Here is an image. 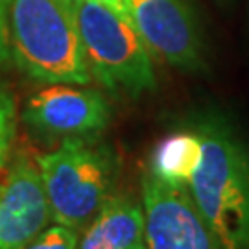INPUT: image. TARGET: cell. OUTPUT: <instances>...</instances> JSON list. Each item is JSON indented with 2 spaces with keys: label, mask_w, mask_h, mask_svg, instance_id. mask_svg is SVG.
I'll return each instance as SVG.
<instances>
[{
  "label": "cell",
  "mask_w": 249,
  "mask_h": 249,
  "mask_svg": "<svg viewBox=\"0 0 249 249\" xmlns=\"http://www.w3.org/2000/svg\"><path fill=\"white\" fill-rule=\"evenodd\" d=\"M9 59L8 43H6V28H4V13H2V0H0V65Z\"/></svg>",
  "instance_id": "cell-14"
},
{
  "label": "cell",
  "mask_w": 249,
  "mask_h": 249,
  "mask_svg": "<svg viewBox=\"0 0 249 249\" xmlns=\"http://www.w3.org/2000/svg\"><path fill=\"white\" fill-rule=\"evenodd\" d=\"M78 242H80V231L53 223L18 249H76Z\"/></svg>",
  "instance_id": "cell-12"
},
{
  "label": "cell",
  "mask_w": 249,
  "mask_h": 249,
  "mask_svg": "<svg viewBox=\"0 0 249 249\" xmlns=\"http://www.w3.org/2000/svg\"><path fill=\"white\" fill-rule=\"evenodd\" d=\"M72 8L90 76L104 89L129 98L155 90L153 55L129 18L87 0Z\"/></svg>",
  "instance_id": "cell-4"
},
{
  "label": "cell",
  "mask_w": 249,
  "mask_h": 249,
  "mask_svg": "<svg viewBox=\"0 0 249 249\" xmlns=\"http://www.w3.org/2000/svg\"><path fill=\"white\" fill-rule=\"evenodd\" d=\"M192 129L201 157L187 190L223 249H249V146L223 116H199Z\"/></svg>",
  "instance_id": "cell-1"
},
{
  "label": "cell",
  "mask_w": 249,
  "mask_h": 249,
  "mask_svg": "<svg viewBox=\"0 0 249 249\" xmlns=\"http://www.w3.org/2000/svg\"><path fill=\"white\" fill-rule=\"evenodd\" d=\"M52 222L37 159L18 150L0 179V249H18Z\"/></svg>",
  "instance_id": "cell-8"
},
{
  "label": "cell",
  "mask_w": 249,
  "mask_h": 249,
  "mask_svg": "<svg viewBox=\"0 0 249 249\" xmlns=\"http://www.w3.org/2000/svg\"><path fill=\"white\" fill-rule=\"evenodd\" d=\"M111 107L96 89L52 83L36 92L22 109V122L46 141L96 137L109 125Z\"/></svg>",
  "instance_id": "cell-5"
},
{
  "label": "cell",
  "mask_w": 249,
  "mask_h": 249,
  "mask_svg": "<svg viewBox=\"0 0 249 249\" xmlns=\"http://www.w3.org/2000/svg\"><path fill=\"white\" fill-rule=\"evenodd\" d=\"M87 2H96V4H102L106 8L113 9L116 13H120L122 17L129 18V13H127V2L125 0H87Z\"/></svg>",
  "instance_id": "cell-13"
},
{
  "label": "cell",
  "mask_w": 249,
  "mask_h": 249,
  "mask_svg": "<svg viewBox=\"0 0 249 249\" xmlns=\"http://www.w3.org/2000/svg\"><path fill=\"white\" fill-rule=\"evenodd\" d=\"M36 159L57 225L81 232L115 194L120 164L115 151L94 137L65 139L59 148Z\"/></svg>",
  "instance_id": "cell-3"
},
{
  "label": "cell",
  "mask_w": 249,
  "mask_h": 249,
  "mask_svg": "<svg viewBox=\"0 0 249 249\" xmlns=\"http://www.w3.org/2000/svg\"><path fill=\"white\" fill-rule=\"evenodd\" d=\"M201 157V139L194 129H181L162 137L150 155L153 178L170 185L187 187Z\"/></svg>",
  "instance_id": "cell-10"
},
{
  "label": "cell",
  "mask_w": 249,
  "mask_h": 249,
  "mask_svg": "<svg viewBox=\"0 0 249 249\" xmlns=\"http://www.w3.org/2000/svg\"><path fill=\"white\" fill-rule=\"evenodd\" d=\"M148 249H223L205 223L187 187L142 176Z\"/></svg>",
  "instance_id": "cell-7"
},
{
  "label": "cell",
  "mask_w": 249,
  "mask_h": 249,
  "mask_svg": "<svg viewBox=\"0 0 249 249\" xmlns=\"http://www.w3.org/2000/svg\"><path fill=\"white\" fill-rule=\"evenodd\" d=\"M76 249H148L142 205L129 194H113L83 229Z\"/></svg>",
  "instance_id": "cell-9"
},
{
  "label": "cell",
  "mask_w": 249,
  "mask_h": 249,
  "mask_svg": "<svg viewBox=\"0 0 249 249\" xmlns=\"http://www.w3.org/2000/svg\"><path fill=\"white\" fill-rule=\"evenodd\" d=\"M133 22L151 55L179 71L203 67V37L187 0H125Z\"/></svg>",
  "instance_id": "cell-6"
},
{
  "label": "cell",
  "mask_w": 249,
  "mask_h": 249,
  "mask_svg": "<svg viewBox=\"0 0 249 249\" xmlns=\"http://www.w3.org/2000/svg\"><path fill=\"white\" fill-rule=\"evenodd\" d=\"M2 13L9 59L28 78L46 85L92 80L72 0H2Z\"/></svg>",
  "instance_id": "cell-2"
},
{
  "label": "cell",
  "mask_w": 249,
  "mask_h": 249,
  "mask_svg": "<svg viewBox=\"0 0 249 249\" xmlns=\"http://www.w3.org/2000/svg\"><path fill=\"white\" fill-rule=\"evenodd\" d=\"M17 133V106L6 87H0V179L8 170V160Z\"/></svg>",
  "instance_id": "cell-11"
}]
</instances>
